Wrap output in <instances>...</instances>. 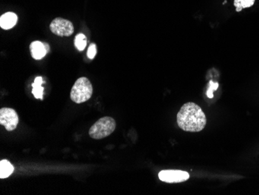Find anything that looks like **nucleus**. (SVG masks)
I'll list each match as a JSON object with an SVG mask.
<instances>
[{
    "label": "nucleus",
    "instance_id": "1",
    "mask_svg": "<svg viewBox=\"0 0 259 195\" xmlns=\"http://www.w3.org/2000/svg\"><path fill=\"white\" fill-rule=\"evenodd\" d=\"M177 124L185 132H201L206 127V117L201 107L193 102H189L183 105L179 111Z\"/></svg>",
    "mask_w": 259,
    "mask_h": 195
},
{
    "label": "nucleus",
    "instance_id": "2",
    "mask_svg": "<svg viewBox=\"0 0 259 195\" xmlns=\"http://www.w3.org/2000/svg\"><path fill=\"white\" fill-rule=\"evenodd\" d=\"M93 89L91 82L87 77H81L76 80V82L71 90V100L76 104H81L90 100L93 95Z\"/></svg>",
    "mask_w": 259,
    "mask_h": 195
},
{
    "label": "nucleus",
    "instance_id": "3",
    "mask_svg": "<svg viewBox=\"0 0 259 195\" xmlns=\"http://www.w3.org/2000/svg\"><path fill=\"white\" fill-rule=\"evenodd\" d=\"M116 127V122L113 118H102L90 128L89 134L92 139L99 140L111 135L114 132Z\"/></svg>",
    "mask_w": 259,
    "mask_h": 195
},
{
    "label": "nucleus",
    "instance_id": "4",
    "mask_svg": "<svg viewBox=\"0 0 259 195\" xmlns=\"http://www.w3.org/2000/svg\"><path fill=\"white\" fill-rule=\"evenodd\" d=\"M50 30L52 33L60 37H69L74 33V26L69 20L58 17L52 20Z\"/></svg>",
    "mask_w": 259,
    "mask_h": 195
},
{
    "label": "nucleus",
    "instance_id": "5",
    "mask_svg": "<svg viewBox=\"0 0 259 195\" xmlns=\"http://www.w3.org/2000/svg\"><path fill=\"white\" fill-rule=\"evenodd\" d=\"M19 117L15 110L4 107L0 110V124L4 125L7 131L12 132L17 129Z\"/></svg>",
    "mask_w": 259,
    "mask_h": 195
},
{
    "label": "nucleus",
    "instance_id": "6",
    "mask_svg": "<svg viewBox=\"0 0 259 195\" xmlns=\"http://www.w3.org/2000/svg\"><path fill=\"white\" fill-rule=\"evenodd\" d=\"M158 177L161 181L166 183H181L190 178V174L183 170H167L160 172Z\"/></svg>",
    "mask_w": 259,
    "mask_h": 195
},
{
    "label": "nucleus",
    "instance_id": "7",
    "mask_svg": "<svg viewBox=\"0 0 259 195\" xmlns=\"http://www.w3.org/2000/svg\"><path fill=\"white\" fill-rule=\"evenodd\" d=\"M30 53L36 60H40L48 53L45 43L40 42H33L30 45Z\"/></svg>",
    "mask_w": 259,
    "mask_h": 195
},
{
    "label": "nucleus",
    "instance_id": "8",
    "mask_svg": "<svg viewBox=\"0 0 259 195\" xmlns=\"http://www.w3.org/2000/svg\"><path fill=\"white\" fill-rule=\"evenodd\" d=\"M17 16L14 13H6L0 17V27L4 30L13 28L17 23Z\"/></svg>",
    "mask_w": 259,
    "mask_h": 195
},
{
    "label": "nucleus",
    "instance_id": "9",
    "mask_svg": "<svg viewBox=\"0 0 259 195\" xmlns=\"http://www.w3.org/2000/svg\"><path fill=\"white\" fill-rule=\"evenodd\" d=\"M14 166L12 165L9 161L4 160L0 162V178H7L14 173Z\"/></svg>",
    "mask_w": 259,
    "mask_h": 195
},
{
    "label": "nucleus",
    "instance_id": "10",
    "mask_svg": "<svg viewBox=\"0 0 259 195\" xmlns=\"http://www.w3.org/2000/svg\"><path fill=\"white\" fill-rule=\"evenodd\" d=\"M255 0H234V6L236 7L237 12H241L244 8H249L252 7Z\"/></svg>",
    "mask_w": 259,
    "mask_h": 195
},
{
    "label": "nucleus",
    "instance_id": "11",
    "mask_svg": "<svg viewBox=\"0 0 259 195\" xmlns=\"http://www.w3.org/2000/svg\"><path fill=\"white\" fill-rule=\"evenodd\" d=\"M87 45V37L83 33H78L75 38V46L78 51H83Z\"/></svg>",
    "mask_w": 259,
    "mask_h": 195
},
{
    "label": "nucleus",
    "instance_id": "12",
    "mask_svg": "<svg viewBox=\"0 0 259 195\" xmlns=\"http://www.w3.org/2000/svg\"><path fill=\"white\" fill-rule=\"evenodd\" d=\"M32 87H33L32 93H33L35 98L42 100L43 99L44 87L40 85H35L34 84H32Z\"/></svg>",
    "mask_w": 259,
    "mask_h": 195
},
{
    "label": "nucleus",
    "instance_id": "13",
    "mask_svg": "<svg viewBox=\"0 0 259 195\" xmlns=\"http://www.w3.org/2000/svg\"><path fill=\"white\" fill-rule=\"evenodd\" d=\"M97 46H96L95 44H91L90 48H89L88 52H87V55H88L89 58H90V59H94L96 55H97Z\"/></svg>",
    "mask_w": 259,
    "mask_h": 195
},
{
    "label": "nucleus",
    "instance_id": "14",
    "mask_svg": "<svg viewBox=\"0 0 259 195\" xmlns=\"http://www.w3.org/2000/svg\"><path fill=\"white\" fill-rule=\"evenodd\" d=\"M218 84H213L212 81H210L209 84V88L207 90V97L209 98H212L213 97V90H218Z\"/></svg>",
    "mask_w": 259,
    "mask_h": 195
},
{
    "label": "nucleus",
    "instance_id": "15",
    "mask_svg": "<svg viewBox=\"0 0 259 195\" xmlns=\"http://www.w3.org/2000/svg\"><path fill=\"white\" fill-rule=\"evenodd\" d=\"M43 78L40 76L37 77V78L35 79L34 82L33 84L35 85H40L42 86V84H43Z\"/></svg>",
    "mask_w": 259,
    "mask_h": 195
},
{
    "label": "nucleus",
    "instance_id": "16",
    "mask_svg": "<svg viewBox=\"0 0 259 195\" xmlns=\"http://www.w3.org/2000/svg\"><path fill=\"white\" fill-rule=\"evenodd\" d=\"M45 47H46L47 51H48V52H49V51H50V46H49V44L45 43Z\"/></svg>",
    "mask_w": 259,
    "mask_h": 195
}]
</instances>
